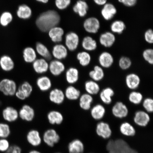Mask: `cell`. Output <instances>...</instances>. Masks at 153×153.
Instances as JSON below:
<instances>
[{
	"label": "cell",
	"mask_w": 153,
	"mask_h": 153,
	"mask_svg": "<svg viewBox=\"0 0 153 153\" xmlns=\"http://www.w3.org/2000/svg\"><path fill=\"white\" fill-rule=\"evenodd\" d=\"M60 16L56 11L49 10L40 14L36 19V26L43 32H47L51 28L58 25Z\"/></svg>",
	"instance_id": "obj_1"
},
{
	"label": "cell",
	"mask_w": 153,
	"mask_h": 153,
	"mask_svg": "<svg viewBox=\"0 0 153 153\" xmlns=\"http://www.w3.org/2000/svg\"><path fill=\"white\" fill-rule=\"evenodd\" d=\"M108 153H139L122 139H110L106 145Z\"/></svg>",
	"instance_id": "obj_2"
},
{
	"label": "cell",
	"mask_w": 153,
	"mask_h": 153,
	"mask_svg": "<svg viewBox=\"0 0 153 153\" xmlns=\"http://www.w3.org/2000/svg\"><path fill=\"white\" fill-rule=\"evenodd\" d=\"M17 89L16 83L14 80L5 78L0 81V91L6 96L15 95Z\"/></svg>",
	"instance_id": "obj_3"
},
{
	"label": "cell",
	"mask_w": 153,
	"mask_h": 153,
	"mask_svg": "<svg viewBox=\"0 0 153 153\" xmlns=\"http://www.w3.org/2000/svg\"><path fill=\"white\" fill-rule=\"evenodd\" d=\"M43 142L48 146L53 148L60 140V137L56 130L50 128L44 132L42 136Z\"/></svg>",
	"instance_id": "obj_4"
},
{
	"label": "cell",
	"mask_w": 153,
	"mask_h": 153,
	"mask_svg": "<svg viewBox=\"0 0 153 153\" xmlns=\"http://www.w3.org/2000/svg\"><path fill=\"white\" fill-rule=\"evenodd\" d=\"M95 132L97 136L104 140L110 139L112 134V130L109 124L103 121L97 123Z\"/></svg>",
	"instance_id": "obj_5"
},
{
	"label": "cell",
	"mask_w": 153,
	"mask_h": 153,
	"mask_svg": "<svg viewBox=\"0 0 153 153\" xmlns=\"http://www.w3.org/2000/svg\"><path fill=\"white\" fill-rule=\"evenodd\" d=\"M84 29L86 32L90 34L97 33L100 28V21L95 17H90L86 19L83 24Z\"/></svg>",
	"instance_id": "obj_6"
},
{
	"label": "cell",
	"mask_w": 153,
	"mask_h": 153,
	"mask_svg": "<svg viewBox=\"0 0 153 153\" xmlns=\"http://www.w3.org/2000/svg\"><path fill=\"white\" fill-rule=\"evenodd\" d=\"M26 140L30 146L37 148L43 142L42 137L39 131L35 129L30 130L26 134Z\"/></svg>",
	"instance_id": "obj_7"
},
{
	"label": "cell",
	"mask_w": 153,
	"mask_h": 153,
	"mask_svg": "<svg viewBox=\"0 0 153 153\" xmlns=\"http://www.w3.org/2000/svg\"><path fill=\"white\" fill-rule=\"evenodd\" d=\"M79 36L75 32H71L66 34L65 44L69 51H76L79 46Z\"/></svg>",
	"instance_id": "obj_8"
},
{
	"label": "cell",
	"mask_w": 153,
	"mask_h": 153,
	"mask_svg": "<svg viewBox=\"0 0 153 153\" xmlns=\"http://www.w3.org/2000/svg\"><path fill=\"white\" fill-rule=\"evenodd\" d=\"M133 120L134 123L139 127H145L150 123V117L148 112L139 110L135 113Z\"/></svg>",
	"instance_id": "obj_9"
},
{
	"label": "cell",
	"mask_w": 153,
	"mask_h": 153,
	"mask_svg": "<svg viewBox=\"0 0 153 153\" xmlns=\"http://www.w3.org/2000/svg\"><path fill=\"white\" fill-rule=\"evenodd\" d=\"M112 112L115 117L122 119L128 116L129 110L127 106L123 102L118 101L116 102L113 106Z\"/></svg>",
	"instance_id": "obj_10"
},
{
	"label": "cell",
	"mask_w": 153,
	"mask_h": 153,
	"mask_svg": "<svg viewBox=\"0 0 153 153\" xmlns=\"http://www.w3.org/2000/svg\"><path fill=\"white\" fill-rule=\"evenodd\" d=\"M19 117L26 122H31L35 116V111L31 106L28 105H24L19 111Z\"/></svg>",
	"instance_id": "obj_11"
},
{
	"label": "cell",
	"mask_w": 153,
	"mask_h": 153,
	"mask_svg": "<svg viewBox=\"0 0 153 153\" xmlns=\"http://www.w3.org/2000/svg\"><path fill=\"white\" fill-rule=\"evenodd\" d=\"M116 41V36L111 32H105L101 34L99 38V42L100 45L106 48L111 47Z\"/></svg>",
	"instance_id": "obj_12"
},
{
	"label": "cell",
	"mask_w": 153,
	"mask_h": 153,
	"mask_svg": "<svg viewBox=\"0 0 153 153\" xmlns=\"http://www.w3.org/2000/svg\"><path fill=\"white\" fill-rule=\"evenodd\" d=\"M65 70V66L62 61L55 60L49 63V70L52 75L59 76L62 74Z\"/></svg>",
	"instance_id": "obj_13"
},
{
	"label": "cell",
	"mask_w": 153,
	"mask_h": 153,
	"mask_svg": "<svg viewBox=\"0 0 153 153\" xmlns=\"http://www.w3.org/2000/svg\"><path fill=\"white\" fill-rule=\"evenodd\" d=\"M101 14L102 18L106 21H110L114 18L117 11L116 7L112 4L107 3L102 6Z\"/></svg>",
	"instance_id": "obj_14"
},
{
	"label": "cell",
	"mask_w": 153,
	"mask_h": 153,
	"mask_svg": "<svg viewBox=\"0 0 153 153\" xmlns=\"http://www.w3.org/2000/svg\"><path fill=\"white\" fill-rule=\"evenodd\" d=\"M85 150V144L81 139H74L68 143V153H84Z\"/></svg>",
	"instance_id": "obj_15"
},
{
	"label": "cell",
	"mask_w": 153,
	"mask_h": 153,
	"mask_svg": "<svg viewBox=\"0 0 153 153\" xmlns=\"http://www.w3.org/2000/svg\"><path fill=\"white\" fill-rule=\"evenodd\" d=\"M2 114L3 119L9 123L16 121L19 117V111L12 106H7L4 109Z\"/></svg>",
	"instance_id": "obj_16"
},
{
	"label": "cell",
	"mask_w": 153,
	"mask_h": 153,
	"mask_svg": "<svg viewBox=\"0 0 153 153\" xmlns=\"http://www.w3.org/2000/svg\"><path fill=\"white\" fill-rule=\"evenodd\" d=\"M49 63L45 59L42 58L37 59L32 63L33 69L36 73L43 74L49 70Z\"/></svg>",
	"instance_id": "obj_17"
},
{
	"label": "cell",
	"mask_w": 153,
	"mask_h": 153,
	"mask_svg": "<svg viewBox=\"0 0 153 153\" xmlns=\"http://www.w3.org/2000/svg\"><path fill=\"white\" fill-rule=\"evenodd\" d=\"M68 54V49L65 46L57 44L53 47L51 55L56 60L61 61L66 59Z\"/></svg>",
	"instance_id": "obj_18"
},
{
	"label": "cell",
	"mask_w": 153,
	"mask_h": 153,
	"mask_svg": "<svg viewBox=\"0 0 153 153\" xmlns=\"http://www.w3.org/2000/svg\"><path fill=\"white\" fill-rule=\"evenodd\" d=\"M49 97L51 102L58 105L62 104L65 98L64 92L58 88L51 90L50 91Z\"/></svg>",
	"instance_id": "obj_19"
},
{
	"label": "cell",
	"mask_w": 153,
	"mask_h": 153,
	"mask_svg": "<svg viewBox=\"0 0 153 153\" xmlns=\"http://www.w3.org/2000/svg\"><path fill=\"white\" fill-rule=\"evenodd\" d=\"M98 62L102 68H108L113 64L114 59L112 55L108 51L101 53L98 57Z\"/></svg>",
	"instance_id": "obj_20"
},
{
	"label": "cell",
	"mask_w": 153,
	"mask_h": 153,
	"mask_svg": "<svg viewBox=\"0 0 153 153\" xmlns=\"http://www.w3.org/2000/svg\"><path fill=\"white\" fill-rule=\"evenodd\" d=\"M48 32L49 37L53 42L59 43L62 41L64 34V30L62 28L55 26Z\"/></svg>",
	"instance_id": "obj_21"
},
{
	"label": "cell",
	"mask_w": 153,
	"mask_h": 153,
	"mask_svg": "<svg viewBox=\"0 0 153 153\" xmlns=\"http://www.w3.org/2000/svg\"><path fill=\"white\" fill-rule=\"evenodd\" d=\"M119 130L120 133L124 137H133L136 134L135 127L128 122H124L120 124Z\"/></svg>",
	"instance_id": "obj_22"
},
{
	"label": "cell",
	"mask_w": 153,
	"mask_h": 153,
	"mask_svg": "<svg viewBox=\"0 0 153 153\" xmlns=\"http://www.w3.org/2000/svg\"><path fill=\"white\" fill-rule=\"evenodd\" d=\"M89 9L87 2L83 0H78L73 7L74 12L81 17H85L87 15Z\"/></svg>",
	"instance_id": "obj_23"
},
{
	"label": "cell",
	"mask_w": 153,
	"mask_h": 153,
	"mask_svg": "<svg viewBox=\"0 0 153 153\" xmlns=\"http://www.w3.org/2000/svg\"><path fill=\"white\" fill-rule=\"evenodd\" d=\"M140 78L137 74L131 73L128 74L126 78V83L130 89L134 90L137 88L140 83Z\"/></svg>",
	"instance_id": "obj_24"
},
{
	"label": "cell",
	"mask_w": 153,
	"mask_h": 153,
	"mask_svg": "<svg viewBox=\"0 0 153 153\" xmlns=\"http://www.w3.org/2000/svg\"><path fill=\"white\" fill-rule=\"evenodd\" d=\"M14 62L10 56L3 55L0 57V68L3 71L10 72L14 69Z\"/></svg>",
	"instance_id": "obj_25"
},
{
	"label": "cell",
	"mask_w": 153,
	"mask_h": 153,
	"mask_svg": "<svg viewBox=\"0 0 153 153\" xmlns=\"http://www.w3.org/2000/svg\"><path fill=\"white\" fill-rule=\"evenodd\" d=\"M47 119L49 123L53 125H59L64 121V118L62 114L57 110H52L48 114Z\"/></svg>",
	"instance_id": "obj_26"
},
{
	"label": "cell",
	"mask_w": 153,
	"mask_h": 153,
	"mask_svg": "<svg viewBox=\"0 0 153 153\" xmlns=\"http://www.w3.org/2000/svg\"><path fill=\"white\" fill-rule=\"evenodd\" d=\"M36 85L40 90L43 92L49 91L52 86L51 79L46 76H42L38 78Z\"/></svg>",
	"instance_id": "obj_27"
},
{
	"label": "cell",
	"mask_w": 153,
	"mask_h": 153,
	"mask_svg": "<svg viewBox=\"0 0 153 153\" xmlns=\"http://www.w3.org/2000/svg\"><path fill=\"white\" fill-rule=\"evenodd\" d=\"M65 78L67 82L70 85L75 84L79 80V71L75 68L71 67L66 70Z\"/></svg>",
	"instance_id": "obj_28"
},
{
	"label": "cell",
	"mask_w": 153,
	"mask_h": 153,
	"mask_svg": "<svg viewBox=\"0 0 153 153\" xmlns=\"http://www.w3.org/2000/svg\"><path fill=\"white\" fill-rule=\"evenodd\" d=\"M82 46L85 51H93L96 50L97 43L96 40L90 36H85L82 42Z\"/></svg>",
	"instance_id": "obj_29"
},
{
	"label": "cell",
	"mask_w": 153,
	"mask_h": 153,
	"mask_svg": "<svg viewBox=\"0 0 153 153\" xmlns=\"http://www.w3.org/2000/svg\"><path fill=\"white\" fill-rule=\"evenodd\" d=\"M91 114L93 119L99 120L104 118L106 114V109L102 105L97 104L91 108Z\"/></svg>",
	"instance_id": "obj_30"
},
{
	"label": "cell",
	"mask_w": 153,
	"mask_h": 153,
	"mask_svg": "<svg viewBox=\"0 0 153 153\" xmlns=\"http://www.w3.org/2000/svg\"><path fill=\"white\" fill-rule=\"evenodd\" d=\"M79 99V106L82 110L88 111L90 109L93 101L92 96L85 93L80 96Z\"/></svg>",
	"instance_id": "obj_31"
},
{
	"label": "cell",
	"mask_w": 153,
	"mask_h": 153,
	"mask_svg": "<svg viewBox=\"0 0 153 153\" xmlns=\"http://www.w3.org/2000/svg\"><path fill=\"white\" fill-rule=\"evenodd\" d=\"M64 92L66 98L71 101L78 100L81 95L79 90L72 85L67 87Z\"/></svg>",
	"instance_id": "obj_32"
},
{
	"label": "cell",
	"mask_w": 153,
	"mask_h": 153,
	"mask_svg": "<svg viewBox=\"0 0 153 153\" xmlns=\"http://www.w3.org/2000/svg\"><path fill=\"white\" fill-rule=\"evenodd\" d=\"M114 94L113 89L110 87H107L103 89L100 93V99L104 104L109 105L112 102V97Z\"/></svg>",
	"instance_id": "obj_33"
},
{
	"label": "cell",
	"mask_w": 153,
	"mask_h": 153,
	"mask_svg": "<svg viewBox=\"0 0 153 153\" xmlns=\"http://www.w3.org/2000/svg\"><path fill=\"white\" fill-rule=\"evenodd\" d=\"M23 57L26 62L33 63L37 59V53L33 48L26 47L25 48L23 51Z\"/></svg>",
	"instance_id": "obj_34"
},
{
	"label": "cell",
	"mask_w": 153,
	"mask_h": 153,
	"mask_svg": "<svg viewBox=\"0 0 153 153\" xmlns=\"http://www.w3.org/2000/svg\"><path fill=\"white\" fill-rule=\"evenodd\" d=\"M89 75L92 80L97 82L101 81L104 78L105 73L102 67L100 66L96 65L93 70L90 71Z\"/></svg>",
	"instance_id": "obj_35"
},
{
	"label": "cell",
	"mask_w": 153,
	"mask_h": 153,
	"mask_svg": "<svg viewBox=\"0 0 153 153\" xmlns=\"http://www.w3.org/2000/svg\"><path fill=\"white\" fill-rule=\"evenodd\" d=\"M16 14L19 18L26 20L29 19L32 16V9L27 5H21L18 7Z\"/></svg>",
	"instance_id": "obj_36"
},
{
	"label": "cell",
	"mask_w": 153,
	"mask_h": 153,
	"mask_svg": "<svg viewBox=\"0 0 153 153\" xmlns=\"http://www.w3.org/2000/svg\"><path fill=\"white\" fill-rule=\"evenodd\" d=\"M36 51L42 58L47 60H51L52 58V55L50 51L45 45L41 43L38 42L36 44Z\"/></svg>",
	"instance_id": "obj_37"
},
{
	"label": "cell",
	"mask_w": 153,
	"mask_h": 153,
	"mask_svg": "<svg viewBox=\"0 0 153 153\" xmlns=\"http://www.w3.org/2000/svg\"><path fill=\"white\" fill-rule=\"evenodd\" d=\"M85 87L87 93L92 96L98 94L100 91V87L99 84L93 80L86 82Z\"/></svg>",
	"instance_id": "obj_38"
},
{
	"label": "cell",
	"mask_w": 153,
	"mask_h": 153,
	"mask_svg": "<svg viewBox=\"0 0 153 153\" xmlns=\"http://www.w3.org/2000/svg\"><path fill=\"white\" fill-rule=\"evenodd\" d=\"M17 91L27 99L31 95L33 91V87L29 82L25 81L21 84L18 88Z\"/></svg>",
	"instance_id": "obj_39"
},
{
	"label": "cell",
	"mask_w": 153,
	"mask_h": 153,
	"mask_svg": "<svg viewBox=\"0 0 153 153\" xmlns=\"http://www.w3.org/2000/svg\"><path fill=\"white\" fill-rule=\"evenodd\" d=\"M126 28L125 23L120 20L114 21L110 25L111 32L114 34H121L123 33Z\"/></svg>",
	"instance_id": "obj_40"
},
{
	"label": "cell",
	"mask_w": 153,
	"mask_h": 153,
	"mask_svg": "<svg viewBox=\"0 0 153 153\" xmlns=\"http://www.w3.org/2000/svg\"><path fill=\"white\" fill-rule=\"evenodd\" d=\"M76 59L79 64L83 67L88 66L91 60L90 54L88 52L85 51L78 53L76 55Z\"/></svg>",
	"instance_id": "obj_41"
},
{
	"label": "cell",
	"mask_w": 153,
	"mask_h": 153,
	"mask_svg": "<svg viewBox=\"0 0 153 153\" xmlns=\"http://www.w3.org/2000/svg\"><path fill=\"white\" fill-rule=\"evenodd\" d=\"M13 20L12 14L9 11H4L0 15V25L4 27H6L11 23Z\"/></svg>",
	"instance_id": "obj_42"
},
{
	"label": "cell",
	"mask_w": 153,
	"mask_h": 153,
	"mask_svg": "<svg viewBox=\"0 0 153 153\" xmlns=\"http://www.w3.org/2000/svg\"><path fill=\"white\" fill-rule=\"evenodd\" d=\"M143 99L142 94L138 91H132L129 95V100L133 104L137 105L140 104L142 102Z\"/></svg>",
	"instance_id": "obj_43"
},
{
	"label": "cell",
	"mask_w": 153,
	"mask_h": 153,
	"mask_svg": "<svg viewBox=\"0 0 153 153\" xmlns=\"http://www.w3.org/2000/svg\"><path fill=\"white\" fill-rule=\"evenodd\" d=\"M10 127L8 124L0 123V138L7 139L10 135Z\"/></svg>",
	"instance_id": "obj_44"
},
{
	"label": "cell",
	"mask_w": 153,
	"mask_h": 153,
	"mask_svg": "<svg viewBox=\"0 0 153 153\" xmlns=\"http://www.w3.org/2000/svg\"><path fill=\"white\" fill-rule=\"evenodd\" d=\"M120 68L122 70L128 69L131 66V61L128 57L122 56L118 62Z\"/></svg>",
	"instance_id": "obj_45"
},
{
	"label": "cell",
	"mask_w": 153,
	"mask_h": 153,
	"mask_svg": "<svg viewBox=\"0 0 153 153\" xmlns=\"http://www.w3.org/2000/svg\"><path fill=\"white\" fill-rule=\"evenodd\" d=\"M143 57L144 60L149 64H153V50L148 48L145 49L143 53Z\"/></svg>",
	"instance_id": "obj_46"
},
{
	"label": "cell",
	"mask_w": 153,
	"mask_h": 153,
	"mask_svg": "<svg viewBox=\"0 0 153 153\" xmlns=\"http://www.w3.org/2000/svg\"><path fill=\"white\" fill-rule=\"evenodd\" d=\"M143 106L146 112L151 113L153 111V100L150 97L145 99L143 101Z\"/></svg>",
	"instance_id": "obj_47"
},
{
	"label": "cell",
	"mask_w": 153,
	"mask_h": 153,
	"mask_svg": "<svg viewBox=\"0 0 153 153\" xmlns=\"http://www.w3.org/2000/svg\"><path fill=\"white\" fill-rule=\"evenodd\" d=\"M71 2V0H55V4L56 7L60 10L66 9Z\"/></svg>",
	"instance_id": "obj_48"
},
{
	"label": "cell",
	"mask_w": 153,
	"mask_h": 153,
	"mask_svg": "<svg viewBox=\"0 0 153 153\" xmlns=\"http://www.w3.org/2000/svg\"><path fill=\"white\" fill-rule=\"evenodd\" d=\"M11 146L9 141L5 138H0V152L5 153L7 152Z\"/></svg>",
	"instance_id": "obj_49"
},
{
	"label": "cell",
	"mask_w": 153,
	"mask_h": 153,
	"mask_svg": "<svg viewBox=\"0 0 153 153\" xmlns=\"http://www.w3.org/2000/svg\"><path fill=\"white\" fill-rule=\"evenodd\" d=\"M144 39L147 43L152 44L153 43V31L151 29L146 30L144 35Z\"/></svg>",
	"instance_id": "obj_50"
},
{
	"label": "cell",
	"mask_w": 153,
	"mask_h": 153,
	"mask_svg": "<svg viewBox=\"0 0 153 153\" xmlns=\"http://www.w3.org/2000/svg\"><path fill=\"white\" fill-rule=\"evenodd\" d=\"M7 152L8 153H22V150L20 146L15 145L11 146Z\"/></svg>",
	"instance_id": "obj_51"
},
{
	"label": "cell",
	"mask_w": 153,
	"mask_h": 153,
	"mask_svg": "<svg viewBox=\"0 0 153 153\" xmlns=\"http://www.w3.org/2000/svg\"><path fill=\"white\" fill-rule=\"evenodd\" d=\"M118 1L120 3L127 7H132L136 4L129 1L128 0H118Z\"/></svg>",
	"instance_id": "obj_52"
},
{
	"label": "cell",
	"mask_w": 153,
	"mask_h": 153,
	"mask_svg": "<svg viewBox=\"0 0 153 153\" xmlns=\"http://www.w3.org/2000/svg\"><path fill=\"white\" fill-rule=\"evenodd\" d=\"M96 4L99 6H104L108 3V0H93Z\"/></svg>",
	"instance_id": "obj_53"
},
{
	"label": "cell",
	"mask_w": 153,
	"mask_h": 153,
	"mask_svg": "<svg viewBox=\"0 0 153 153\" xmlns=\"http://www.w3.org/2000/svg\"><path fill=\"white\" fill-rule=\"evenodd\" d=\"M28 153H42L40 151L36 150V149H33L29 151Z\"/></svg>",
	"instance_id": "obj_54"
},
{
	"label": "cell",
	"mask_w": 153,
	"mask_h": 153,
	"mask_svg": "<svg viewBox=\"0 0 153 153\" xmlns=\"http://www.w3.org/2000/svg\"><path fill=\"white\" fill-rule=\"evenodd\" d=\"M36 1L39 2L46 4L48 2L49 0H36Z\"/></svg>",
	"instance_id": "obj_55"
},
{
	"label": "cell",
	"mask_w": 153,
	"mask_h": 153,
	"mask_svg": "<svg viewBox=\"0 0 153 153\" xmlns=\"http://www.w3.org/2000/svg\"><path fill=\"white\" fill-rule=\"evenodd\" d=\"M128 1H130L132 2H133L134 3L136 4L137 0H128Z\"/></svg>",
	"instance_id": "obj_56"
},
{
	"label": "cell",
	"mask_w": 153,
	"mask_h": 153,
	"mask_svg": "<svg viewBox=\"0 0 153 153\" xmlns=\"http://www.w3.org/2000/svg\"><path fill=\"white\" fill-rule=\"evenodd\" d=\"M55 153H62L60 152H55Z\"/></svg>",
	"instance_id": "obj_57"
},
{
	"label": "cell",
	"mask_w": 153,
	"mask_h": 153,
	"mask_svg": "<svg viewBox=\"0 0 153 153\" xmlns=\"http://www.w3.org/2000/svg\"><path fill=\"white\" fill-rule=\"evenodd\" d=\"M7 153V152H5V153Z\"/></svg>",
	"instance_id": "obj_58"
},
{
	"label": "cell",
	"mask_w": 153,
	"mask_h": 153,
	"mask_svg": "<svg viewBox=\"0 0 153 153\" xmlns=\"http://www.w3.org/2000/svg\"><path fill=\"white\" fill-rule=\"evenodd\" d=\"M83 1H85V0H83Z\"/></svg>",
	"instance_id": "obj_59"
},
{
	"label": "cell",
	"mask_w": 153,
	"mask_h": 153,
	"mask_svg": "<svg viewBox=\"0 0 153 153\" xmlns=\"http://www.w3.org/2000/svg\"></svg>",
	"instance_id": "obj_60"
}]
</instances>
